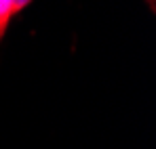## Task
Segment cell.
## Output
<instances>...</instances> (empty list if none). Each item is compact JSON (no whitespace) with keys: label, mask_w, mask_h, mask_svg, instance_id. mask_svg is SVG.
<instances>
[{"label":"cell","mask_w":156,"mask_h":149,"mask_svg":"<svg viewBox=\"0 0 156 149\" xmlns=\"http://www.w3.org/2000/svg\"><path fill=\"white\" fill-rule=\"evenodd\" d=\"M17 13L15 8V0H0V42L6 34V27H9V21L13 19V15Z\"/></svg>","instance_id":"cell-1"},{"label":"cell","mask_w":156,"mask_h":149,"mask_svg":"<svg viewBox=\"0 0 156 149\" xmlns=\"http://www.w3.org/2000/svg\"><path fill=\"white\" fill-rule=\"evenodd\" d=\"M30 2H32V0H15V8H17V13H19V11H23Z\"/></svg>","instance_id":"cell-2"}]
</instances>
